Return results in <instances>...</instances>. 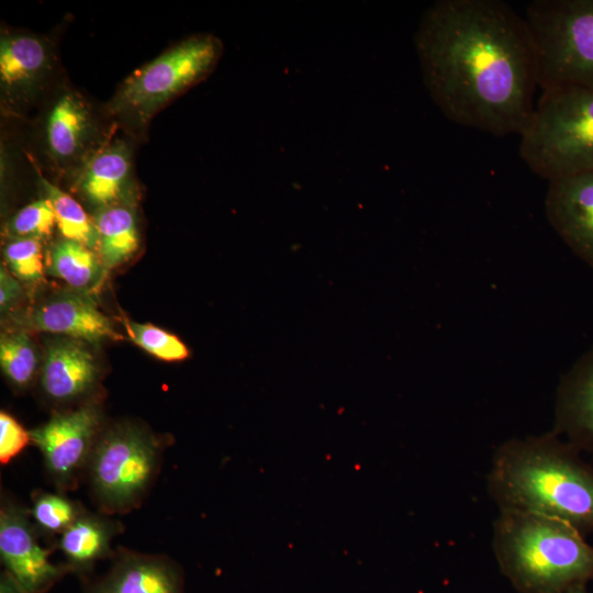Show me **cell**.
<instances>
[{"mask_svg":"<svg viewBox=\"0 0 593 593\" xmlns=\"http://www.w3.org/2000/svg\"><path fill=\"white\" fill-rule=\"evenodd\" d=\"M100 414L93 405L56 413L30 436L42 452L46 472L59 492L72 490L87 467L101 433Z\"/></svg>","mask_w":593,"mask_h":593,"instance_id":"obj_8","label":"cell"},{"mask_svg":"<svg viewBox=\"0 0 593 593\" xmlns=\"http://www.w3.org/2000/svg\"><path fill=\"white\" fill-rule=\"evenodd\" d=\"M86 510L61 492H37L33 497L30 515L41 533L60 535Z\"/></svg>","mask_w":593,"mask_h":593,"instance_id":"obj_23","label":"cell"},{"mask_svg":"<svg viewBox=\"0 0 593 593\" xmlns=\"http://www.w3.org/2000/svg\"><path fill=\"white\" fill-rule=\"evenodd\" d=\"M5 262L15 278L36 283L44 277L43 250L38 238H12L3 249Z\"/></svg>","mask_w":593,"mask_h":593,"instance_id":"obj_25","label":"cell"},{"mask_svg":"<svg viewBox=\"0 0 593 593\" xmlns=\"http://www.w3.org/2000/svg\"><path fill=\"white\" fill-rule=\"evenodd\" d=\"M539 87L593 89V0H535L526 8Z\"/></svg>","mask_w":593,"mask_h":593,"instance_id":"obj_5","label":"cell"},{"mask_svg":"<svg viewBox=\"0 0 593 593\" xmlns=\"http://www.w3.org/2000/svg\"><path fill=\"white\" fill-rule=\"evenodd\" d=\"M0 593H27L18 582L8 573L2 572L0 577Z\"/></svg>","mask_w":593,"mask_h":593,"instance_id":"obj_29","label":"cell"},{"mask_svg":"<svg viewBox=\"0 0 593 593\" xmlns=\"http://www.w3.org/2000/svg\"><path fill=\"white\" fill-rule=\"evenodd\" d=\"M49 53L45 43L31 35H12L1 40L0 82L9 94L30 92L46 75Z\"/></svg>","mask_w":593,"mask_h":593,"instance_id":"obj_15","label":"cell"},{"mask_svg":"<svg viewBox=\"0 0 593 593\" xmlns=\"http://www.w3.org/2000/svg\"><path fill=\"white\" fill-rule=\"evenodd\" d=\"M492 549L500 571L519 593H562L593 580V546L560 519L499 510Z\"/></svg>","mask_w":593,"mask_h":593,"instance_id":"obj_3","label":"cell"},{"mask_svg":"<svg viewBox=\"0 0 593 593\" xmlns=\"http://www.w3.org/2000/svg\"><path fill=\"white\" fill-rule=\"evenodd\" d=\"M548 183L545 212L551 227L593 268V170Z\"/></svg>","mask_w":593,"mask_h":593,"instance_id":"obj_10","label":"cell"},{"mask_svg":"<svg viewBox=\"0 0 593 593\" xmlns=\"http://www.w3.org/2000/svg\"><path fill=\"white\" fill-rule=\"evenodd\" d=\"M38 183L54 209L56 224L64 238L98 249V231L82 206L42 175H38Z\"/></svg>","mask_w":593,"mask_h":593,"instance_id":"obj_21","label":"cell"},{"mask_svg":"<svg viewBox=\"0 0 593 593\" xmlns=\"http://www.w3.org/2000/svg\"><path fill=\"white\" fill-rule=\"evenodd\" d=\"M119 523L85 511L59 535L58 549L72 571H86L98 560L111 555V544Z\"/></svg>","mask_w":593,"mask_h":593,"instance_id":"obj_16","label":"cell"},{"mask_svg":"<svg viewBox=\"0 0 593 593\" xmlns=\"http://www.w3.org/2000/svg\"><path fill=\"white\" fill-rule=\"evenodd\" d=\"M22 295L20 282L3 267L0 268V309L9 311Z\"/></svg>","mask_w":593,"mask_h":593,"instance_id":"obj_28","label":"cell"},{"mask_svg":"<svg viewBox=\"0 0 593 593\" xmlns=\"http://www.w3.org/2000/svg\"><path fill=\"white\" fill-rule=\"evenodd\" d=\"M551 430L593 457V347L560 378Z\"/></svg>","mask_w":593,"mask_h":593,"instance_id":"obj_12","label":"cell"},{"mask_svg":"<svg viewBox=\"0 0 593 593\" xmlns=\"http://www.w3.org/2000/svg\"><path fill=\"white\" fill-rule=\"evenodd\" d=\"M99 234L98 253L103 270L127 261L138 249L139 234L136 215L127 203L100 208L94 216Z\"/></svg>","mask_w":593,"mask_h":593,"instance_id":"obj_18","label":"cell"},{"mask_svg":"<svg viewBox=\"0 0 593 593\" xmlns=\"http://www.w3.org/2000/svg\"><path fill=\"white\" fill-rule=\"evenodd\" d=\"M23 329L61 334L91 343L118 340V334L108 316L93 299L83 291L66 292L52 298L15 317Z\"/></svg>","mask_w":593,"mask_h":593,"instance_id":"obj_11","label":"cell"},{"mask_svg":"<svg viewBox=\"0 0 593 593\" xmlns=\"http://www.w3.org/2000/svg\"><path fill=\"white\" fill-rule=\"evenodd\" d=\"M221 53V42L209 34L180 42L133 72L113 99L112 110L146 121L171 98L203 79Z\"/></svg>","mask_w":593,"mask_h":593,"instance_id":"obj_7","label":"cell"},{"mask_svg":"<svg viewBox=\"0 0 593 593\" xmlns=\"http://www.w3.org/2000/svg\"><path fill=\"white\" fill-rule=\"evenodd\" d=\"M562 593H589V592L586 591V586H577V588L567 590Z\"/></svg>","mask_w":593,"mask_h":593,"instance_id":"obj_30","label":"cell"},{"mask_svg":"<svg viewBox=\"0 0 593 593\" xmlns=\"http://www.w3.org/2000/svg\"><path fill=\"white\" fill-rule=\"evenodd\" d=\"M130 172V153L124 144L116 143L91 159L80 179V189L89 202L104 208L122 198Z\"/></svg>","mask_w":593,"mask_h":593,"instance_id":"obj_17","label":"cell"},{"mask_svg":"<svg viewBox=\"0 0 593 593\" xmlns=\"http://www.w3.org/2000/svg\"><path fill=\"white\" fill-rule=\"evenodd\" d=\"M98 368L92 354L79 342L59 339L46 349L41 371L45 394L56 402H69L94 385Z\"/></svg>","mask_w":593,"mask_h":593,"instance_id":"obj_14","label":"cell"},{"mask_svg":"<svg viewBox=\"0 0 593 593\" xmlns=\"http://www.w3.org/2000/svg\"><path fill=\"white\" fill-rule=\"evenodd\" d=\"M0 365L7 379L16 388H26L37 369V354L26 329L2 333Z\"/></svg>","mask_w":593,"mask_h":593,"instance_id":"obj_22","label":"cell"},{"mask_svg":"<svg viewBox=\"0 0 593 593\" xmlns=\"http://www.w3.org/2000/svg\"><path fill=\"white\" fill-rule=\"evenodd\" d=\"M92 593H183L182 578L166 557L122 549Z\"/></svg>","mask_w":593,"mask_h":593,"instance_id":"obj_13","label":"cell"},{"mask_svg":"<svg viewBox=\"0 0 593 593\" xmlns=\"http://www.w3.org/2000/svg\"><path fill=\"white\" fill-rule=\"evenodd\" d=\"M40 530L30 511L2 497L0 507V556L8 572L27 593L46 592L67 567L51 560V550L43 547Z\"/></svg>","mask_w":593,"mask_h":593,"instance_id":"obj_9","label":"cell"},{"mask_svg":"<svg viewBox=\"0 0 593 593\" xmlns=\"http://www.w3.org/2000/svg\"><path fill=\"white\" fill-rule=\"evenodd\" d=\"M91 118L82 100L74 93H64L53 105L46 124L49 153L57 160L78 155L89 135Z\"/></svg>","mask_w":593,"mask_h":593,"instance_id":"obj_19","label":"cell"},{"mask_svg":"<svg viewBox=\"0 0 593 593\" xmlns=\"http://www.w3.org/2000/svg\"><path fill=\"white\" fill-rule=\"evenodd\" d=\"M519 136L521 158L548 182L592 171L593 89L542 88Z\"/></svg>","mask_w":593,"mask_h":593,"instance_id":"obj_4","label":"cell"},{"mask_svg":"<svg viewBox=\"0 0 593 593\" xmlns=\"http://www.w3.org/2000/svg\"><path fill=\"white\" fill-rule=\"evenodd\" d=\"M30 430H26L12 415L0 412V462L7 465L29 444Z\"/></svg>","mask_w":593,"mask_h":593,"instance_id":"obj_27","label":"cell"},{"mask_svg":"<svg viewBox=\"0 0 593 593\" xmlns=\"http://www.w3.org/2000/svg\"><path fill=\"white\" fill-rule=\"evenodd\" d=\"M46 271L83 291L97 284L104 270L99 255L78 242L64 238L49 250Z\"/></svg>","mask_w":593,"mask_h":593,"instance_id":"obj_20","label":"cell"},{"mask_svg":"<svg viewBox=\"0 0 593 593\" xmlns=\"http://www.w3.org/2000/svg\"><path fill=\"white\" fill-rule=\"evenodd\" d=\"M414 42L425 86L447 119L519 135L539 87L525 16L501 0H439L423 13Z\"/></svg>","mask_w":593,"mask_h":593,"instance_id":"obj_1","label":"cell"},{"mask_svg":"<svg viewBox=\"0 0 593 593\" xmlns=\"http://www.w3.org/2000/svg\"><path fill=\"white\" fill-rule=\"evenodd\" d=\"M161 456L158 438L137 425L119 424L101 433L86 471L101 512L136 508L158 473Z\"/></svg>","mask_w":593,"mask_h":593,"instance_id":"obj_6","label":"cell"},{"mask_svg":"<svg viewBox=\"0 0 593 593\" xmlns=\"http://www.w3.org/2000/svg\"><path fill=\"white\" fill-rule=\"evenodd\" d=\"M56 217L51 202L45 198L21 209L8 225L13 238H43L52 234Z\"/></svg>","mask_w":593,"mask_h":593,"instance_id":"obj_26","label":"cell"},{"mask_svg":"<svg viewBox=\"0 0 593 593\" xmlns=\"http://www.w3.org/2000/svg\"><path fill=\"white\" fill-rule=\"evenodd\" d=\"M486 484L499 510L560 519L583 535L593 532V467L552 430L503 441Z\"/></svg>","mask_w":593,"mask_h":593,"instance_id":"obj_2","label":"cell"},{"mask_svg":"<svg viewBox=\"0 0 593 593\" xmlns=\"http://www.w3.org/2000/svg\"><path fill=\"white\" fill-rule=\"evenodd\" d=\"M131 340L148 354L165 361H180L189 356L188 347L174 334L152 324L124 321Z\"/></svg>","mask_w":593,"mask_h":593,"instance_id":"obj_24","label":"cell"}]
</instances>
